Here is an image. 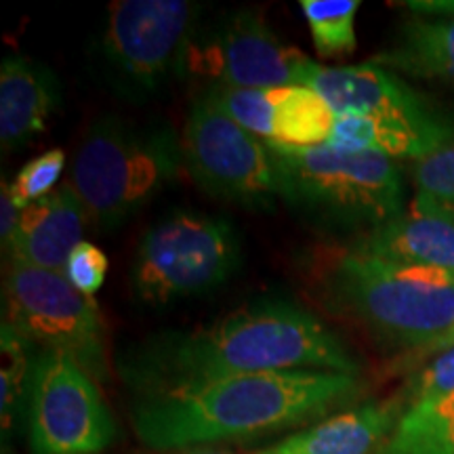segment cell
<instances>
[{"instance_id": "6da1fadb", "label": "cell", "mask_w": 454, "mask_h": 454, "mask_svg": "<svg viewBox=\"0 0 454 454\" xmlns=\"http://www.w3.org/2000/svg\"><path fill=\"white\" fill-rule=\"evenodd\" d=\"M122 383L154 397L276 371L360 374V362L320 317L286 299H257L192 331H164L116 354Z\"/></svg>"}, {"instance_id": "7a4b0ae2", "label": "cell", "mask_w": 454, "mask_h": 454, "mask_svg": "<svg viewBox=\"0 0 454 454\" xmlns=\"http://www.w3.org/2000/svg\"><path fill=\"white\" fill-rule=\"evenodd\" d=\"M364 391L360 374L276 371L242 374L202 387L144 397L133 429L152 450H184L217 442L259 438L316 421Z\"/></svg>"}, {"instance_id": "3957f363", "label": "cell", "mask_w": 454, "mask_h": 454, "mask_svg": "<svg viewBox=\"0 0 454 454\" xmlns=\"http://www.w3.org/2000/svg\"><path fill=\"white\" fill-rule=\"evenodd\" d=\"M265 144L280 181V200L317 225L372 231L404 211V179L387 156L333 145Z\"/></svg>"}, {"instance_id": "277c9868", "label": "cell", "mask_w": 454, "mask_h": 454, "mask_svg": "<svg viewBox=\"0 0 454 454\" xmlns=\"http://www.w3.org/2000/svg\"><path fill=\"white\" fill-rule=\"evenodd\" d=\"M181 167V139L168 127L104 116L78 147L70 185L89 223L116 230L173 184Z\"/></svg>"}, {"instance_id": "5b68a950", "label": "cell", "mask_w": 454, "mask_h": 454, "mask_svg": "<svg viewBox=\"0 0 454 454\" xmlns=\"http://www.w3.org/2000/svg\"><path fill=\"white\" fill-rule=\"evenodd\" d=\"M333 299L400 356L427 348L454 326V274L389 265L349 251L326 276Z\"/></svg>"}, {"instance_id": "8992f818", "label": "cell", "mask_w": 454, "mask_h": 454, "mask_svg": "<svg viewBox=\"0 0 454 454\" xmlns=\"http://www.w3.org/2000/svg\"><path fill=\"white\" fill-rule=\"evenodd\" d=\"M240 261V238L230 221L170 213L141 236L130 265V291L145 305L198 297L230 280Z\"/></svg>"}, {"instance_id": "52a82bcc", "label": "cell", "mask_w": 454, "mask_h": 454, "mask_svg": "<svg viewBox=\"0 0 454 454\" xmlns=\"http://www.w3.org/2000/svg\"><path fill=\"white\" fill-rule=\"evenodd\" d=\"M200 7L187 0H118L107 9L99 53L122 95L147 99L185 74Z\"/></svg>"}, {"instance_id": "ba28073f", "label": "cell", "mask_w": 454, "mask_h": 454, "mask_svg": "<svg viewBox=\"0 0 454 454\" xmlns=\"http://www.w3.org/2000/svg\"><path fill=\"white\" fill-rule=\"evenodd\" d=\"M3 309V322L32 345L66 354L93 379L106 377V331L98 305L66 274L11 261Z\"/></svg>"}, {"instance_id": "9c48e42d", "label": "cell", "mask_w": 454, "mask_h": 454, "mask_svg": "<svg viewBox=\"0 0 454 454\" xmlns=\"http://www.w3.org/2000/svg\"><path fill=\"white\" fill-rule=\"evenodd\" d=\"M181 150L187 173L207 194L257 208L280 200L268 144L242 129L208 90L190 107Z\"/></svg>"}, {"instance_id": "30bf717a", "label": "cell", "mask_w": 454, "mask_h": 454, "mask_svg": "<svg viewBox=\"0 0 454 454\" xmlns=\"http://www.w3.org/2000/svg\"><path fill=\"white\" fill-rule=\"evenodd\" d=\"M26 423L32 454H101L116 438V423L93 377L51 349L34 357Z\"/></svg>"}, {"instance_id": "8fae6325", "label": "cell", "mask_w": 454, "mask_h": 454, "mask_svg": "<svg viewBox=\"0 0 454 454\" xmlns=\"http://www.w3.org/2000/svg\"><path fill=\"white\" fill-rule=\"evenodd\" d=\"M314 64L288 47L254 11L227 15L207 32H198L185 61V74L211 81V87L278 89L303 82Z\"/></svg>"}, {"instance_id": "7c38bea8", "label": "cell", "mask_w": 454, "mask_h": 454, "mask_svg": "<svg viewBox=\"0 0 454 454\" xmlns=\"http://www.w3.org/2000/svg\"><path fill=\"white\" fill-rule=\"evenodd\" d=\"M234 121L259 139L286 147L326 145L337 114L305 84L278 89L208 87Z\"/></svg>"}, {"instance_id": "4fadbf2b", "label": "cell", "mask_w": 454, "mask_h": 454, "mask_svg": "<svg viewBox=\"0 0 454 454\" xmlns=\"http://www.w3.org/2000/svg\"><path fill=\"white\" fill-rule=\"evenodd\" d=\"M301 84L322 95L337 116H435L411 84L372 61L337 67L314 61Z\"/></svg>"}, {"instance_id": "5bb4252c", "label": "cell", "mask_w": 454, "mask_h": 454, "mask_svg": "<svg viewBox=\"0 0 454 454\" xmlns=\"http://www.w3.org/2000/svg\"><path fill=\"white\" fill-rule=\"evenodd\" d=\"M389 265L444 270L454 274V219L425 196L351 247Z\"/></svg>"}, {"instance_id": "9a60e30c", "label": "cell", "mask_w": 454, "mask_h": 454, "mask_svg": "<svg viewBox=\"0 0 454 454\" xmlns=\"http://www.w3.org/2000/svg\"><path fill=\"white\" fill-rule=\"evenodd\" d=\"M408 17L372 64L423 81L454 84V0L406 3Z\"/></svg>"}, {"instance_id": "2e32d148", "label": "cell", "mask_w": 454, "mask_h": 454, "mask_svg": "<svg viewBox=\"0 0 454 454\" xmlns=\"http://www.w3.org/2000/svg\"><path fill=\"white\" fill-rule=\"evenodd\" d=\"M87 223V211L67 181L21 211L11 261L64 274L72 251L84 242Z\"/></svg>"}, {"instance_id": "e0dca14e", "label": "cell", "mask_w": 454, "mask_h": 454, "mask_svg": "<svg viewBox=\"0 0 454 454\" xmlns=\"http://www.w3.org/2000/svg\"><path fill=\"white\" fill-rule=\"evenodd\" d=\"M59 106V81L43 61L11 55L0 66V144L20 150L47 129Z\"/></svg>"}, {"instance_id": "ac0fdd59", "label": "cell", "mask_w": 454, "mask_h": 454, "mask_svg": "<svg viewBox=\"0 0 454 454\" xmlns=\"http://www.w3.org/2000/svg\"><path fill=\"white\" fill-rule=\"evenodd\" d=\"M406 412L400 395L326 417L263 454H377Z\"/></svg>"}, {"instance_id": "d6986e66", "label": "cell", "mask_w": 454, "mask_h": 454, "mask_svg": "<svg viewBox=\"0 0 454 454\" xmlns=\"http://www.w3.org/2000/svg\"><path fill=\"white\" fill-rule=\"evenodd\" d=\"M452 139L454 129L438 116H337L326 145L421 160Z\"/></svg>"}, {"instance_id": "ffe728a7", "label": "cell", "mask_w": 454, "mask_h": 454, "mask_svg": "<svg viewBox=\"0 0 454 454\" xmlns=\"http://www.w3.org/2000/svg\"><path fill=\"white\" fill-rule=\"evenodd\" d=\"M377 454H454V394L406 408Z\"/></svg>"}, {"instance_id": "44dd1931", "label": "cell", "mask_w": 454, "mask_h": 454, "mask_svg": "<svg viewBox=\"0 0 454 454\" xmlns=\"http://www.w3.org/2000/svg\"><path fill=\"white\" fill-rule=\"evenodd\" d=\"M299 7L309 26L317 55H348L356 49L360 0H301Z\"/></svg>"}, {"instance_id": "7402d4cb", "label": "cell", "mask_w": 454, "mask_h": 454, "mask_svg": "<svg viewBox=\"0 0 454 454\" xmlns=\"http://www.w3.org/2000/svg\"><path fill=\"white\" fill-rule=\"evenodd\" d=\"M30 340L15 326L3 322L0 326V419H3V435L15 427L20 414L21 397L27 394V383L34 366L30 357Z\"/></svg>"}, {"instance_id": "603a6c76", "label": "cell", "mask_w": 454, "mask_h": 454, "mask_svg": "<svg viewBox=\"0 0 454 454\" xmlns=\"http://www.w3.org/2000/svg\"><path fill=\"white\" fill-rule=\"evenodd\" d=\"M412 181L419 196H425L454 219V139L421 160H414Z\"/></svg>"}, {"instance_id": "cb8c5ba5", "label": "cell", "mask_w": 454, "mask_h": 454, "mask_svg": "<svg viewBox=\"0 0 454 454\" xmlns=\"http://www.w3.org/2000/svg\"><path fill=\"white\" fill-rule=\"evenodd\" d=\"M64 164L66 154L61 150H49L24 164L20 173L15 175L13 184L9 185L11 198H13L17 207L24 211L32 202L41 200V198L49 196L51 192H55L53 187L61 177Z\"/></svg>"}, {"instance_id": "d4e9b609", "label": "cell", "mask_w": 454, "mask_h": 454, "mask_svg": "<svg viewBox=\"0 0 454 454\" xmlns=\"http://www.w3.org/2000/svg\"><path fill=\"white\" fill-rule=\"evenodd\" d=\"M454 394V348L431 357L400 394L406 408L425 406Z\"/></svg>"}, {"instance_id": "484cf974", "label": "cell", "mask_w": 454, "mask_h": 454, "mask_svg": "<svg viewBox=\"0 0 454 454\" xmlns=\"http://www.w3.org/2000/svg\"><path fill=\"white\" fill-rule=\"evenodd\" d=\"M64 274L78 293L93 299V294L99 291L107 276L106 253L87 240L81 242L67 259Z\"/></svg>"}, {"instance_id": "4316f807", "label": "cell", "mask_w": 454, "mask_h": 454, "mask_svg": "<svg viewBox=\"0 0 454 454\" xmlns=\"http://www.w3.org/2000/svg\"><path fill=\"white\" fill-rule=\"evenodd\" d=\"M20 223L21 208L11 198L7 181H3V185H0V242H3L4 251H11V247H13Z\"/></svg>"}, {"instance_id": "83f0119b", "label": "cell", "mask_w": 454, "mask_h": 454, "mask_svg": "<svg viewBox=\"0 0 454 454\" xmlns=\"http://www.w3.org/2000/svg\"><path fill=\"white\" fill-rule=\"evenodd\" d=\"M450 348H454V326L444 334V337H440L438 340H434V343L427 345V348L414 351V354L397 357L395 368H417V366H421L423 362L427 360V357L438 356V354H442V351H446V349H450Z\"/></svg>"}, {"instance_id": "f1b7e54d", "label": "cell", "mask_w": 454, "mask_h": 454, "mask_svg": "<svg viewBox=\"0 0 454 454\" xmlns=\"http://www.w3.org/2000/svg\"><path fill=\"white\" fill-rule=\"evenodd\" d=\"M184 454H231V452H215V450H194V452H184ZM254 454H263L261 452H254Z\"/></svg>"}]
</instances>
